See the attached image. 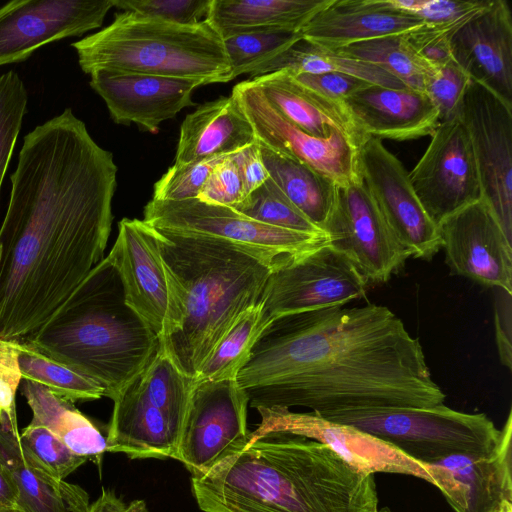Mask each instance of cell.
<instances>
[{
    "mask_svg": "<svg viewBox=\"0 0 512 512\" xmlns=\"http://www.w3.org/2000/svg\"><path fill=\"white\" fill-rule=\"evenodd\" d=\"M273 321L261 300L246 309L204 362L195 382L236 379L248 362L254 345Z\"/></svg>",
    "mask_w": 512,
    "mask_h": 512,
    "instance_id": "32",
    "label": "cell"
},
{
    "mask_svg": "<svg viewBox=\"0 0 512 512\" xmlns=\"http://www.w3.org/2000/svg\"><path fill=\"white\" fill-rule=\"evenodd\" d=\"M231 157L237 166L245 197L269 178L257 140L232 154Z\"/></svg>",
    "mask_w": 512,
    "mask_h": 512,
    "instance_id": "48",
    "label": "cell"
},
{
    "mask_svg": "<svg viewBox=\"0 0 512 512\" xmlns=\"http://www.w3.org/2000/svg\"><path fill=\"white\" fill-rule=\"evenodd\" d=\"M251 80L282 117L311 136L327 138L338 131L358 149L369 138L357 129L342 103L312 92L286 70Z\"/></svg>",
    "mask_w": 512,
    "mask_h": 512,
    "instance_id": "27",
    "label": "cell"
},
{
    "mask_svg": "<svg viewBox=\"0 0 512 512\" xmlns=\"http://www.w3.org/2000/svg\"><path fill=\"white\" fill-rule=\"evenodd\" d=\"M250 121L258 142L307 165L341 186L360 176L359 149L342 133L311 136L282 117L251 79L236 84L232 93Z\"/></svg>",
    "mask_w": 512,
    "mask_h": 512,
    "instance_id": "15",
    "label": "cell"
},
{
    "mask_svg": "<svg viewBox=\"0 0 512 512\" xmlns=\"http://www.w3.org/2000/svg\"><path fill=\"white\" fill-rule=\"evenodd\" d=\"M438 228L453 274L512 293V240L483 198L448 216Z\"/></svg>",
    "mask_w": 512,
    "mask_h": 512,
    "instance_id": "18",
    "label": "cell"
},
{
    "mask_svg": "<svg viewBox=\"0 0 512 512\" xmlns=\"http://www.w3.org/2000/svg\"><path fill=\"white\" fill-rule=\"evenodd\" d=\"M408 176L422 207L437 226L482 198L472 148L457 116L439 123Z\"/></svg>",
    "mask_w": 512,
    "mask_h": 512,
    "instance_id": "13",
    "label": "cell"
},
{
    "mask_svg": "<svg viewBox=\"0 0 512 512\" xmlns=\"http://www.w3.org/2000/svg\"><path fill=\"white\" fill-rule=\"evenodd\" d=\"M86 512H148V508L144 500L137 499L126 504L113 490L103 488Z\"/></svg>",
    "mask_w": 512,
    "mask_h": 512,
    "instance_id": "50",
    "label": "cell"
},
{
    "mask_svg": "<svg viewBox=\"0 0 512 512\" xmlns=\"http://www.w3.org/2000/svg\"><path fill=\"white\" fill-rule=\"evenodd\" d=\"M258 144L269 177L288 200L322 230L334 205L336 185L298 160Z\"/></svg>",
    "mask_w": 512,
    "mask_h": 512,
    "instance_id": "30",
    "label": "cell"
},
{
    "mask_svg": "<svg viewBox=\"0 0 512 512\" xmlns=\"http://www.w3.org/2000/svg\"><path fill=\"white\" fill-rule=\"evenodd\" d=\"M0 512H27V511L22 506H20L19 504H16V505L11 506V507L0 509Z\"/></svg>",
    "mask_w": 512,
    "mask_h": 512,
    "instance_id": "52",
    "label": "cell"
},
{
    "mask_svg": "<svg viewBox=\"0 0 512 512\" xmlns=\"http://www.w3.org/2000/svg\"><path fill=\"white\" fill-rule=\"evenodd\" d=\"M1 417H2V412H1V410H0V420H1Z\"/></svg>",
    "mask_w": 512,
    "mask_h": 512,
    "instance_id": "55",
    "label": "cell"
},
{
    "mask_svg": "<svg viewBox=\"0 0 512 512\" xmlns=\"http://www.w3.org/2000/svg\"><path fill=\"white\" fill-rule=\"evenodd\" d=\"M457 118L468 135L482 198L512 240V105L470 81Z\"/></svg>",
    "mask_w": 512,
    "mask_h": 512,
    "instance_id": "10",
    "label": "cell"
},
{
    "mask_svg": "<svg viewBox=\"0 0 512 512\" xmlns=\"http://www.w3.org/2000/svg\"><path fill=\"white\" fill-rule=\"evenodd\" d=\"M21 380L17 341L0 338V410L7 417H17L15 395Z\"/></svg>",
    "mask_w": 512,
    "mask_h": 512,
    "instance_id": "46",
    "label": "cell"
},
{
    "mask_svg": "<svg viewBox=\"0 0 512 512\" xmlns=\"http://www.w3.org/2000/svg\"><path fill=\"white\" fill-rule=\"evenodd\" d=\"M470 81L454 60L430 69L424 80L423 91L436 106L439 123L457 116L462 95Z\"/></svg>",
    "mask_w": 512,
    "mask_h": 512,
    "instance_id": "41",
    "label": "cell"
},
{
    "mask_svg": "<svg viewBox=\"0 0 512 512\" xmlns=\"http://www.w3.org/2000/svg\"><path fill=\"white\" fill-rule=\"evenodd\" d=\"M195 383L160 347L127 387L184 427Z\"/></svg>",
    "mask_w": 512,
    "mask_h": 512,
    "instance_id": "33",
    "label": "cell"
},
{
    "mask_svg": "<svg viewBox=\"0 0 512 512\" xmlns=\"http://www.w3.org/2000/svg\"><path fill=\"white\" fill-rule=\"evenodd\" d=\"M235 210L266 225L313 235L325 234L288 200L270 177Z\"/></svg>",
    "mask_w": 512,
    "mask_h": 512,
    "instance_id": "37",
    "label": "cell"
},
{
    "mask_svg": "<svg viewBox=\"0 0 512 512\" xmlns=\"http://www.w3.org/2000/svg\"><path fill=\"white\" fill-rule=\"evenodd\" d=\"M368 284L355 264L326 240L283 258L269 275L261 301L275 320L346 305L363 297Z\"/></svg>",
    "mask_w": 512,
    "mask_h": 512,
    "instance_id": "8",
    "label": "cell"
},
{
    "mask_svg": "<svg viewBox=\"0 0 512 512\" xmlns=\"http://www.w3.org/2000/svg\"><path fill=\"white\" fill-rule=\"evenodd\" d=\"M231 155L214 167L196 199L206 204L233 209L242 203L245 193L237 166Z\"/></svg>",
    "mask_w": 512,
    "mask_h": 512,
    "instance_id": "44",
    "label": "cell"
},
{
    "mask_svg": "<svg viewBox=\"0 0 512 512\" xmlns=\"http://www.w3.org/2000/svg\"><path fill=\"white\" fill-rule=\"evenodd\" d=\"M21 381V394L33 415L31 423L46 427L71 451L99 465L108 447L106 437L97 426L73 402L55 395L39 383Z\"/></svg>",
    "mask_w": 512,
    "mask_h": 512,
    "instance_id": "29",
    "label": "cell"
},
{
    "mask_svg": "<svg viewBox=\"0 0 512 512\" xmlns=\"http://www.w3.org/2000/svg\"><path fill=\"white\" fill-rule=\"evenodd\" d=\"M319 416L375 436L423 465L458 454H488L500 437V429L484 413L460 412L444 403L430 408L358 409Z\"/></svg>",
    "mask_w": 512,
    "mask_h": 512,
    "instance_id": "7",
    "label": "cell"
},
{
    "mask_svg": "<svg viewBox=\"0 0 512 512\" xmlns=\"http://www.w3.org/2000/svg\"><path fill=\"white\" fill-rule=\"evenodd\" d=\"M23 341L95 382L112 401L160 348L158 335L126 303L111 251Z\"/></svg>",
    "mask_w": 512,
    "mask_h": 512,
    "instance_id": "5",
    "label": "cell"
},
{
    "mask_svg": "<svg viewBox=\"0 0 512 512\" xmlns=\"http://www.w3.org/2000/svg\"><path fill=\"white\" fill-rule=\"evenodd\" d=\"M248 404L236 379L195 383L177 455L191 475L207 471L247 443Z\"/></svg>",
    "mask_w": 512,
    "mask_h": 512,
    "instance_id": "12",
    "label": "cell"
},
{
    "mask_svg": "<svg viewBox=\"0 0 512 512\" xmlns=\"http://www.w3.org/2000/svg\"><path fill=\"white\" fill-rule=\"evenodd\" d=\"M424 467L455 512H500L512 503L511 411L490 453L453 455Z\"/></svg>",
    "mask_w": 512,
    "mask_h": 512,
    "instance_id": "19",
    "label": "cell"
},
{
    "mask_svg": "<svg viewBox=\"0 0 512 512\" xmlns=\"http://www.w3.org/2000/svg\"><path fill=\"white\" fill-rule=\"evenodd\" d=\"M512 293L498 289L495 298V336L502 364L512 368Z\"/></svg>",
    "mask_w": 512,
    "mask_h": 512,
    "instance_id": "49",
    "label": "cell"
},
{
    "mask_svg": "<svg viewBox=\"0 0 512 512\" xmlns=\"http://www.w3.org/2000/svg\"><path fill=\"white\" fill-rule=\"evenodd\" d=\"M378 512H392V511L389 510L388 508H382V509L378 510Z\"/></svg>",
    "mask_w": 512,
    "mask_h": 512,
    "instance_id": "54",
    "label": "cell"
},
{
    "mask_svg": "<svg viewBox=\"0 0 512 512\" xmlns=\"http://www.w3.org/2000/svg\"><path fill=\"white\" fill-rule=\"evenodd\" d=\"M90 87L105 101L115 123L137 124L156 134L161 122L193 106V91L202 84L188 79L144 73L97 70Z\"/></svg>",
    "mask_w": 512,
    "mask_h": 512,
    "instance_id": "20",
    "label": "cell"
},
{
    "mask_svg": "<svg viewBox=\"0 0 512 512\" xmlns=\"http://www.w3.org/2000/svg\"><path fill=\"white\" fill-rule=\"evenodd\" d=\"M226 157L216 156L184 165H172L154 184L152 199L183 201L197 198L211 171Z\"/></svg>",
    "mask_w": 512,
    "mask_h": 512,
    "instance_id": "40",
    "label": "cell"
},
{
    "mask_svg": "<svg viewBox=\"0 0 512 512\" xmlns=\"http://www.w3.org/2000/svg\"><path fill=\"white\" fill-rule=\"evenodd\" d=\"M19 434L17 418L2 414L0 464L16 489L18 504L27 512H86V491L42 470L22 449Z\"/></svg>",
    "mask_w": 512,
    "mask_h": 512,
    "instance_id": "25",
    "label": "cell"
},
{
    "mask_svg": "<svg viewBox=\"0 0 512 512\" xmlns=\"http://www.w3.org/2000/svg\"><path fill=\"white\" fill-rule=\"evenodd\" d=\"M291 75L302 86L337 103H342L353 93L373 85L350 75L333 72Z\"/></svg>",
    "mask_w": 512,
    "mask_h": 512,
    "instance_id": "45",
    "label": "cell"
},
{
    "mask_svg": "<svg viewBox=\"0 0 512 512\" xmlns=\"http://www.w3.org/2000/svg\"><path fill=\"white\" fill-rule=\"evenodd\" d=\"M0 227V338L21 342L104 258L117 166L71 108L23 138Z\"/></svg>",
    "mask_w": 512,
    "mask_h": 512,
    "instance_id": "1",
    "label": "cell"
},
{
    "mask_svg": "<svg viewBox=\"0 0 512 512\" xmlns=\"http://www.w3.org/2000/svg\"><path fill=\"white\" fill-rule=\"evenodd\" d=\"M112 0H14L0 7V66L27 60L37 49L102 26Z\"/></svg>",
    "mask_w": 512,
    "mask_h": 512,
    "instance_id": "17",
    "label": "cell"
},
{
    "mask_svg": "<svg viewBox=\"0 0 512 512\" xmlns=\"http://www.w3.org/2000/svg\"><path fill=\"white\" fill-rule=\"evenodd\" d=\"M153 230L169 291L160 347L195 380L239 315L261 300L281 260L221 239Z\"/></svg>",
    "mask_w": 512,
    "mask_h": 512,
    "instance_id": "4",
    "label": "cell"
},
{
    "mask_svg": "<svg viewBox=\"0 0 512 512\" xmlns=\"http://www.w3.org/2000/svg\"><path fill=\"white\" fill-rule=\"evenodd\" d=\"M17 360L22 379L39 383L73 403L104 396L103 389L95 382L45 356L24 341L17 342Z\"/></svg>",
    "mask_w": 512,
    "mask_h": 512,
    "instance_id": "35",
    "label": "cell"
},
{
    "mask_svg": "<svg viewBox=\"0 0 512 512\" xmlns=\"http://www.w3.org/2000/svg\"><path fill=\"white\" fill-rule=\"evenodd\" d=\"M329 0H211L205 20L224 39L257 31H300Z\"/></svg>",
    "mask_w": 512,
    "mask_h": 512,
    "instance_id": "28",
    "label": "cell"
},
{
    "mask_svg": "<svg viewBox=\"0 0 512 512\" xmlns=\"http://www.w3.org/2000/svg\"><path fill=\"white\" fill-rule=\"evenodd\" d=\"M424 25L415 15L388 9L383 0H329L301 28L302 38L337 50L353 43L405 34Z\"/></svg>",
    "mask_w": 512,
    "mask_h": 512,
    "instance_id": "24",
    "label": "cell"
},
{
    "mask_svg": "<svg viewBox=\"0 0 512 512\" xmlns=\"http://www.w3.org/2000/svg\"><path fill=\"white\" fill-rule=\"evenodd\" d=\"M280 70H287L291 74L341 73L373 85L389 88L407 87L371 63L316 46L303 38L279 56L259 67L251 76L254 78Z\"/></svg>",
    "mask_w": 512,
    "mask_h": 512,
    "instance_id": "31",
    "label": "cell"
},
{
    "mask_svg": "<svg viewBox=\"0 0 512 512\" xmlns=\"http://www.w3.org/2000/svg\"><path fill=\"white\" fill-rule=\"evenodd\" d=\"M450 48L471 81L512 105V14L507 1L492 0L450 37Z\"/></svg>",
    "mask_w": 512,
    "mask_h": 512,
    "instance_id": "22",
    "label": "cell"
},
{
    "mask_svg": "<svg viewBox=\"0 0 512 512\" xmlns=\"http://www.w3.org/2000/svg\"><path fill=\"white\" fill-rule=\"evenodd\" d=\"M143 221L166 232L225 240L274 260L302 252L327 240L255 221L233 208L206 204L198 199L161 201L151 199L144 207Z\"/></svg>",
    "mask_w": 512,
    "mask_h": 512,
    "instance_id": "9",
    "label": "cell"
},
{
    "mask_svg": "<svg viewBox=\"0 0 512 512\" xmlns=\"http://www.w3.org/2000/svg\"><path fill=\"white\" fill-rule=\"evenodd\" d=\"M113 7L165 21L195 25L206 17L211 0H112Z\"/></svg>",
    "mask_w": 512,
    "mask_h": 512,
    "instance_id": "43",
    "label": "cell"
},
{
    "mask_svg": "<svg viewBox=\"0 0 512 512\" xmlns=\"http://www.w3.org/2000/svg\"><path fill=\"white\" fill-rule=\"evenodd\" d=\"M491 1L426 0L416 16L423 21L426 28L450 38L468 21L484 11Z\"/></svg>",
    "mask_w": 512,
    "mask_h": 512,
    "instance_id": "42",
    "label": "cell"
},
{
    "mask_svg": "<svg viewBox=\"0 0 512 512\" xmlns=\"http://www.w3.org/2000/svg\"><path fill=\"white\" fill-rule=\"evenodd\" d=\"M253 127L233 94L200 105L180 127L175 163L228 156L256 142Z\"/></svg>",
    "mask_w": 512,
    "mask_h": 512,
    "instance_id": "26",
    "label": "cell"
},
{
    "mask_svg": "<svg viewBox=\"0 0 512 512\" xmlns=\"http://www.w3.org/2000/svg\"><path fill=\"white\" fill-rule=\"evenodd\" d=\"M72 47L80 68L89 75L97 70L126 71L202 85L232 80L222 38L205 19L183 25L124 11Z\"/></svg>",
    "mask_w": 512,
    "mask_h": 512,
    "instance_id": "6",
    "label": "cell"
},
{
    "mask_svg": "<svg viewBox=\"0 0 512 512\" xmlns=\"http://www.w3.org/2000/svg\"><path fill=\"white\" fill-rule=\"evenodd\" d=\"M22 449L42 470L57 480L83 465L88 459L71 451L46 427L29 423L19 434Z\"/></svg>",
    "mask_w": 512,
    "mask_h": 512,
    "instance_id": "38",
    "label": "cell"
},
{
    "mask_svg": "<svg viewBox=\"0 0 512 512\" xmlns=\"http://www.w3.org/2000/svg\"><path fill=\"white\" fill-rule=\"evenodd\" d=\"M110 251L120 273L126 303L160 339L168 312L169 291L153 228L143 220L123 218Z\"/></svg>",
    "mask_w": 512,
    "mask_h": 512,
    "instance_id": "21",
    "label": "cell"
},
{
    "mask_svg": "<svg viewBox=\"0 0 512 512\" xmlns=\"http://www.w3.org/2000/svg\"><path fill=\"white\" fill-rule=\"evenodd\" d=\"M500 512H512V503L505 504Z\"/></svg>",
    "mask_w": 512,
    "mask_h": 512,
    "instance_id": "53",
    "label": "cell"
},
{
    "mask_svg": "<svg viewBox=\"0 0 512 512\" xmlns=\"http://www.w3.org/2000/svg\"><path fill=\"white\" fill-rule=\"evenodd\" d=\"M257 411L261 422L249 433L248 440L271 432L301 436L326 445L359 472L403 474L432 484L423 464L353 426L326 420L313 412H293L283 407H260Z\"/></svg>",
    "mask_w": 512,
    "mask_h": 512,
    "instance_id": "16",
    "label": "cell"
},
{
    "mask_svg": "<svg viewBox=\"0 0 512 512\" xmlns=\"http://www.w3.org/2000/svg\"><path fill=\"white\" fill-rule=\"evenodd\" d=\"M358 167L394 236L410 257L431 259L441 248L438 226L418 200L401 161L369 137L359 148Z\"/></svg>",
    "mask_w": 512,
    "mask_h": 512,
    "instance_id": "14",
    "label": "cell"
},
{
    "mask_svg": "<svg viewBox=\"0 0 512 512\" xmlns=\"http://www.w3.org/2000/svg\"><path fill=\"white\" fill-rule=\"evenodd\" d=\"M204 512H378L374 475L326 445L271 432L250 439L207 471L191 475Z\"/></svg>",
    "mask_w": 512,
    "mask_h": 512,
    "instance_id": "3",
    "label": "cell"
},
{
    "mask_svg": "<svg viewBox=\"0 0 512 512\" xmlns=\"http://www.w3.org/2000/svg\"><path fill=\"white\" fill-rule=\"evenodd\" d=\"M333 51L371 63L405 86L420 91H423L425 77L432 68L416 54L405 34L357 42Z\"/></svg>",
    "mask_w": 512,
    "mask_h": 512,
    "instance_id": "34",
    "label": "cell"
},
{
    "mask_svg": "<svg viewBox=\"0 0 512 512\" xmlns=\"http://www.w3.org/2000/svg\"><path fill=\"white\" fill-rule=\"evenodd\" d=\"M408 43L416 54L430 67L436 68L453 61L450 38L441 33L426 28L405 33Z\"/></svg>",
    "mask_w": 512,
    "mask_h": 512,
    "instance_id": "47",
    "label": "cell"
},
{
    "mask_svg": "<svg viewBox=\"0 0 512 512\" xmlns=\"http://www.w3.org/2000/svg\"><path fill=\"white\" fill-rule=\"evenodd\" d=\"M301 39L300 31H257L222 39L232 69L231 79L252 75Z\"/></svg>",
    "mask_w": 512,
    "mask_h": 512,
    "instance_id": "36",
    "label": "cell"
},
{
    "mask_svg": "<svg viewBox=\"0 0 512 512\" xmlns=\"http://www.w3.org/2000/svg\"><path fill=\"white\" fill-rule=\"evenodd\" d=\"M322 231L329 244L344 253L369 283L387 282L410 258L361 176L336 186L334 205Z\"/></svg>",
    "mask_w": 512,
    "mask_h": 512,
    "instance_id": "11",
    "label": "cell"
},
{
    "mask_svg": "<svg viewBox=\"0 0 512 512\" xmlns=\"http://www.w3.org/2000/svg\"><path fill=\"white\" fill-rule=\"evenodd\" d=\"M236 381L255 409L303 407L319 415L430 408L446 399L419 340L388 307L373 303L275 319Z\"/></svg>",
    "mask_w": 512,
    "mask_h": 512,
    "instance_id": "2",
    "label": "cell"
},
{
    "mask_svg": "<svg viewBox=\"0 0 512 512\" xmlns=\"http://www.w3.org/2000/svg\"><path fill=\"white\" fill-rule=\"evenodd\" d=\"M28 94L20 76L13 70L0 75V191L24 116Z\"/></svg>",
    "mask_w": 512,
    "mask_h": 512,
    "instance_id": "39",
    "label": "cell"
},
{
    "mask_svg": "<svg viewBox=\"0 0 512 512\" xmlns=\"http://www.w3.org/2000/svg\"><path fill=\"white\" fill-rule=\"evenodd\" d=\"M18 504L16 489L7 472L0 464V509Z\"/></svg>",
    "mask_w": 512,
    "mask_h": 512,
    "instance_id": "51",
    "label": "cell"
},
{
    "mask_svg": "<svg viewBox=\"0 0 512 512\" xmlns=\"http://www.w3.org/2000/svg\"><path fill=\"white\" fill-rule=\"evenodd\" d=\"M354 125L366 137L405 141L431 135L439 113L425 92L369 85L343 102Z\"/></svg>",
    "mask_w": 512,
    "mask_h": 512,
    "instance_id": "23",
    "label": "cell"
}]
</instances>
